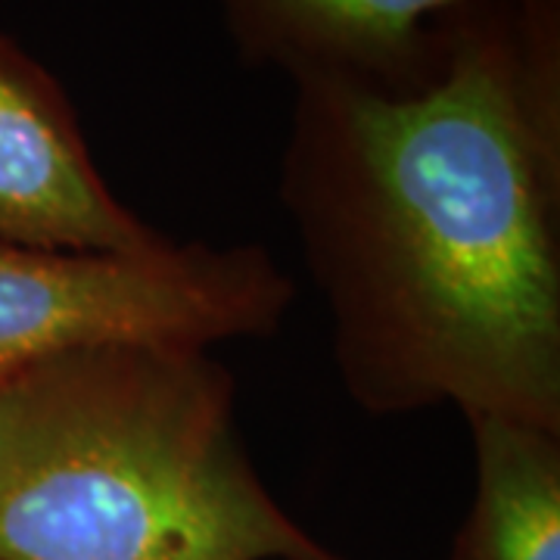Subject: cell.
I'll return each instance as SVG.
<instances>
[{"label": "cell", "instance_id": "obj_1", "mask_svg": "<svg viewBox=\"0 0 560 560\" xmlns=\"http://www.w3.org/2000/svg\"><path fill=\"white\" fill-rule=\"evenodd\" d=\"M558 0H477L411 91L293 75L280 202L368 415L560 433Z\"/></svg>", "mask_w": 560, "mask_h": 560}, {"label": "cell", "instance_id": "obj_2", "mask_svg": "<svg viewBox=\"0 0 560 560\" xmlns=\"http://www.w3.org/2000/svg\"><path fill=\"white\" fill-rule=\"evenodd\" d=\"M0 560H346L243 448L231 371L106 342L0 377Z\"/></svg>", "mask_w": 560, "mask_h": 560}, {"label": "cell", "instance_id": "obj_3", "mask_svg": "<svg viewBox=\"0 0 560 560\" xmlns=\"http://www.w3.org/2000/svg\"><path fill=\"white\" fill-rule=\"evenodd\" d=\"M293 278L259 243L69 253L0 237V377L106 342L209 349L278 334Z\"/></svg>", "mask_w": 560, "mask_h": 560}, {"label": "cell", "instance_id": "obj_4", "mask_svg": "<svg viewBox=\"0 0 560 560\" xmlns=\"http://www.w3.org/2000/svg\"><path fill=\"white\" fill-rule=\"evenodd\" d=\"M0 237L69 253L165 243L109 190L60 81L0 35Z\"/></svg>", "mask_w": 560, "mask_h": 560}, {"label": "cell", "instance_id": "obj_5", "mask_svg": "<svg viewBox=\"0 0 560 560\" xmlns=\"http://www.w3.org/2000/svg\"><path fill=\"white\" fill-rule=\"evenodd\" d=\"M246 62L411 91L440 72L477 0H215Z\"/></svg>", "mask_w": 560, "mask_h": 560}, {"label": "cell", "instance_id": "obj_6", "mask_svg": "<svg viewBox=\"0 0 560 560\" xmlns=\"http://www.w3.org/2000/svg\"><path fill=\"white\" fill-rule=\"evenodd\" d=\"M477 492L452 560H560V433L470 420Z\"/></svg>", "mask_w": 560, "mask_h": 560}]
</instances>
